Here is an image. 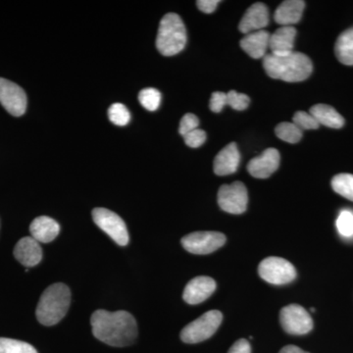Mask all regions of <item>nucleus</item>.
<instances>
[{
  "instance_id": "nucleus-1",
  "label": "nucleus",
  "mask_w": 353,
  "mask_h": 353,
  "mask_svg": "<svg viewBox=\"0 0 353 353\" xmlns=\"http://www.w3.org/2000/svg\"><path fill=\"white\" fill-rule=\"evenodd\" d=\"M90 324L95 338L111 347H128L138 336L136 320L127 311L110 312L99 309L92 315Z\"/></svg>"
},
{
  "instance_id": "nucleus-2",
  "label": "nucleus",
  "mask_w": 353,
  "mask_h": 353,
  "mask_svg": "<svg viewBox=\"0 0 353 353\" xmlns=\"http://www.w3.org/2000/svg\"><path fill=\"white\" fill-rule=\"evenodd\" d=\"M263 67L267 75L276 80L288 83L305 81L312 74L313 64L307 55L292 51L284 57L266 54L263 58Z\"/></svg>"
},
{
  "instance_id": "nucleus-3",
  "label": "nucleus",
  "mask_w": 353,
  "mask_h": 353,
  "mask_svg": "<svg viewBox=\"0 0 353 353\" xmlns=\"http://www.w3.org/2000/svg\"><path fill=\"white\" fill-rule=\"evenodd\" d=\"M71 301L69 288L62 283L46 288L37 306V319L44 326H53L61 321L68 312Z\"/></svg>"
},
{
  "instance_id": "nucleus-4",
  "label": "nucleus",
  "mask_w": 353,
  "mask_h": 353,
  "mask_svg": "<svg viewBox=\"0 0 353 353\" xmlns=\"http://www.w3.org/2000/svg\"><path fill=\"white\" fill-rule=\"evenodd\" d=\"M187 30L180 16L168 13L162 18L158 29L157 48L164 57H173L185 48Z\"/></svg>"
},
{
  "instance_id": "nucleus-5",
  "label": "nucleus",
  "mask_w": 353,
  "mask_h": 353,
  "mask_svg": "<svg viewBox=\"0 0 353 353\" xmlns=\"http://www.w3.org/2000/svg\"><path fill=\"white\" fill-rule=\"evenodd\" d=\"M222 320L220 311H208L187 325L181 332V339L185 343H199L208 340L219 328Z\"/></svg>"
},
{
  "instance_id": "nucleus-6",
  "label": "nucleus",
  "mask_w": 353,
  "mask_h": 353,
  "mask_svg": "<svg viewBox=\"0 0 353 353\" xmlns=\"http://www.w3.org/2000/svg\"><path fill=\"white\" fill-rule=\"evenodd\" d=\"M259 274L265 282L272 285H285L296 278V269L294 265L281 257L265 259L259 266Z\"/></svg>"
},
{
  "instance_id": "nucleus-7",
  "label": "nucleus",
  "mask_w": 353,
  "mask_h": 353,
  "mask_svg": "<svg viewBox=\"0 0 353 353\" xmlns=\"http://www.w3.org/2000/svg\"><path fill=\"white\" fill-rule=\"evenodd\" d=\"M92 219L97 226L108 234L117 245L126 246L129 243V233L124 221L109 209L97 208L92 210Z\"/></svg>"
},
{
  "instance_id": "nucleus-8",
  "label": "nucleus",
  "mask_w": 353,
  "mask_h": 353,
  "mask_svg": "<svg viewBox=\"0 0 353 353\" xmlns=\"http://www.w3.org/2000/svg\"><path fill=\"white\" fill-rule=\"evenodd\" d=\"M226 241V236L219 232H194L183 236L181 243L187 252L205 255L219 250Z\"/></svg>"
},
{
  "instance_id": "nucleus-9",
  "label": "nucleus",
  "mask_w": 353,
  "mask_h": 353,
  "mask_svg": "<svg viewBox=\"0 0 353 353\" xmlns=\"http://www.w3.org/2000/svg\"><path fill=\"white\" fill-rule=\"evenodd\" d=\"M248 194L245 183L234 182L223 185L218 192V204L225 212L243 214L248 208Z\"/></svg>"
},
{
  "instance_id": "nucleus-10",
  "label": "nucleus",
  "mask_w": 353,
  "mask_h": 353,
  "mask_svg": "<svg viewBox=\"0 0 353 353\" xmlns=\"http://www.w3.org/2000/svg\"><path fill=\"white\" fill-rule=\"evenodd\" d=\"M280 321L283 329L290 334H305L313 329L311 316L303 306L290 304L281 310Z\"/></svg>"
},
{
  "instance_id": "nucleus-11",
  "label": "nucleus",
  "mask_w": 353,
  "mask_h": 353,
  "mask_svg": "<svg viewBox=\"0 0 353 353\" xmlns=\"http://www.w3.org/2000/svg\"><path fill=\"white\" fill-rule=\"evenodd\" d=\"M0 103L11 115L19 117L27 109V95L15 83L0 78Z\"/></svg>"
},
{
  "instance_id": "nucleus-12",
  "label": "nucleus",
  "mask_w": 353,
  "mask_h": 353,
  "mask_svg": "<svg viewBox=\"0 0 353 353\" xmlns=\"http://www.w3.org/2000/svg\"><path fill=\"white\" fill-rule=\"evenodd\" d=\"M280 161V152L276 148H268L259 157L250 160L248 171L254 178L267 179L278 170Z\"/></svg>"
},
{
  "instance_id": "nucleus-13",
  "label": "nucleus",
  "mask_w": 353,
  "mask_h": 353,
  "mask_svg": "<svg viewBox=\"0 0 353 353\" xmlns=\"http://www.w3.org/2000/svg\"><path fill=\"white\" fill-rule=\"evenodd\" d=\"M216 290V282L212 278L196 277L185 285L183 290V301L189 304H199L212 296Z\"/></svg>"
},
{
  "instance_id": "nucleus-14",
  "label": "nucleus",
  "mask_w": 353,
  "mask_h": 353,
  "mask_svg": "<svg viewBox=\"0 0 353 353\" xmlns=\"http://www.w3.org/2000/svg\"><path fill=\"white\" fill-rule=\"evenodd\" d=\"M269 24V10L261 2L253 4L246 10L241 19L239 29L243 34L261 31Z\"/></svg>"
},
{
  "instance_id": "nucleus-15",
  "label": "nucleus",
  "mask_w": 353,
  "mask_h": 353,
  "mask_svg": "<svg viewBox=\"0 0 353 353\" xmlns=\"http://www.w3.org/2000/svg\"><path fill=\"white\" fill-rule=\"evenodd\" d=\"M14 256L27 268L37 266L43 259V250L39 241L32 236H26L18 241L14 248Z\"/></svg>"
},
{
  "instance_id": "nucleus-16",
  "label": "nucleus",
  "mask_w": 353,
  "mask_h": 353,
  "mask_svg": "<svg viewBox=\"0 0 353 353\" xmlns=\"http://www.w3.org/2000/svg\"><path fill=\"white\" fill-rule=\"evenodd\" d=\"M241 161V153L236 143H232L225 146L214 159V173L218 176L232 175L238 170Z\"/></svg>"
},
{
  "instance_id": "nucleus-17",
  "label": "nucleus",
  "mask_w": 353,
  "mask_h": 353,
  "mask_svg": "<svg viewBox=\"0 0 353 353\" xmlns=\"http://www.w3.org/2000/svg\"><path fill=\"white\" fill-rule=\"evenodd\" d=\"M296 36V28L290 26V27H282L277 31L271 34L269 39V48L272 52L271 54L276 57H284L292 52L294 46V39Z\"/></svg>"
},
{
  "instance_id": "nucleus-18",
  "label": "nucleus",
  "mask_w": 353,
  "mask_h": 353,
  "mask_svg": "<svg viewBox=\"0 0 353 353\" xmlns=\"http://www.w3.org/2000/svg\"><path fill=\"white\" fill-rule=\"evenodd\" d=\"M304 8L305 2L303 0H287L282 2L276 9L274 19L277 24L282 25L283 27H290L301 21Z\"/></svg>"
},
{
  "instance_id": "nucleus-19",
  "label": "nucleus",
  "mask_w": 353,
  "mask_h": 353,
  "mask_svg": "<svg viewBox=\"0 0 353 353\" xmlns=\"http://www.w3.org/2000/svg\"><path fill=\"white\" fill-rule=\"evenodd\" d=\"M31 236L39 243H48L54 241L59 234V224L48 216H39L30 226Z\"/></svg>"
},
{
  "instance_id": "nucleus-20",
  "label": "nucleus",
  "mask_w": 353,
  "mask_h": 353,
  "mask_svg": "<svg viewBox=\"0 0 353 353\" xmlns=\"http://www.w3.org/2000/svg\"><path fill=\"white\" fill-rule=\"evenodd\" d=\"M270 36L271 34L264 30L250 32V34H245L241 39V48L254 59L264 58L266 55L267 48H269Z\"/></svg>"
},
{
  "instance_id": "nucleus-21",
  "label": "nucleus",
  "mask_w": 353,
  "mask_h": 353,
  "mask_svg": "<svg viewBox=\"0 0 353 353\" xmlns=\"http://www.w3.org/2000/svg\"><path fill=\"white\" fill-rule=\"evenodd\" d=\"M310 114L317 121L318 124L341 129L345 125V119L338 111L327 104H316L310 108Z\"/></svg>"
},
{
  "instance_id": "nucleus-22",
  "label": "nucleus",
  "mask_w": 353,
  "mask_h": 353,
  "mask_svg": "<svg viewBox=\"0 0 353 353\" xmlns=\"http://www.w3.org/2000/svg\"><path fill=\"white\" fill-rule=\"evenodd\" d=\"M334 53L341 63L353 66V27L343 32L336 39Z\"/></svg>"
},
{
  "instance_id": "nucleus-23",
  "label": "nucleus",
  "mask_w": 353,
  "mask_h": 353,
  "mask_svg": "<svg viewBox=\"0 0 353 353\" xmlns=\"http://www.w3.org/2000/svg\"><path fill=\"white\" fill-rule=\"evenodd\" d=\"M332 188L336 194L353 201V175L352 174H339L332 180Z\"/></svg>"
},
{
  "instance_id": "nucleus-24",
  "label": "nucleus",
  "mask_w": 353,
  "mask_h": 353,
  "mask_svg": "<svg viewBox=\"0 0 353 353\" xmlns=\"http://www.w3.org/2000/svg\"><path fill=\"white\" fill-rule=\"evenodd\" d=\"M279 139L289 143H297L303 138V131L292 122L280 123L275 129Z\"/></svg>"
},
{
  "instance_id": "nucleus-25",
  "label": "nucleus",
  "mask_w": 353,
  "mask_h": 353,
  "mask_svg": "<svg viewBox=\"0 0 353 353\" xmlns=\"http://www.w3.org/2000/svg\"><path fill=\"white\" fill-rule=\"evenodd\" d=\"M0 353H38V352L32 345L25 341L0 338Z\"/></svg>"
},
{
  "instance_id": "nucleus-26",
  "label": "nucleus",
  "mask_w": 353,
  "mask_h": 353,
  "mask_svg": "<svg viewBox=\"0 0 353 353\" xmlns=\"http://www.w3.org/2000/svg\"><path fill=\"white\" fill-rule=\"evenodd\" d=\"M139 101L146 110L155 111L159 108L161 102V94L157 88H145L139 92Z\"/></svg>"
},
{
  "instance_id": "nucleus-27",
  "label": "nucleus",
  "mask_w": 353,
  "mask_h": 353,
  "mask_svg": "<svg viewBox=\"0 0 353 353\" xmlns=\"http://www.w3.org/2000/svg\"><path fill=\"white\" fill-rule=\"evenodd\" d=\"M108 117L117 126H126L131 120V113L122 103H114L108 109Z\"/></svg>"
},
{
  "instance_id": "nucleus-28",
  "label": "nucleus",
  "mask_w": 353,
  "mask_h": 353,
  "mask_svg": "<svg viewBox=\"0 0 353 353\" xmlns=\"http://www.w3.org/2000/svg\"><path fill=\"white\" fill-rule=\"evenodd\" d=\"M336 229L345 238L353 236V213L350 210L341 211L336 219Z\"/></svg>"
},
{
  "instance_id": "nucleus-29",
  "label": "nucleus",
  "mask_w": 353,
  "mask_h": 353,
  "mask_svg": "<svg viewBox=\"0 0 353 353\" xmlns=\"http://www.w3.org/2000/svg\"><path fill=\"white\" fill-rule=\"evenodd\" d=\"M292 123L301 131L303 130H316L320 126L310 113H306L304 111H299L294 114Z\"/></svg>"
},
{
  "instance_id": "nucleus-30",
  "label": "nucleus",
  "mask_w": 353,
  "mask_h": 353,
  "mask_svg": "<svg viewBox=\"0 0 353 353\" xmlns=\"http://www.w3.org/2000/svg\"><path fill=\"white\" fill-rule=\"evenodd\" d=\"M227 101L228 105L234 110L243 111L250 105V99L248 95L239 94L236 90H230L227 94Z\"/></svg>"
},
{
  "instance_id": "nucleus-31",
  "label": "nucleus",
  "mask_w": 353,
  "mask_h": 353,
  "mask_svg": "<svg viewBox=\"0 0 353 353\" xmlns=\"http://www.w3.org/2000/svg\"><path fill=\"white\" fill-rule=\"evenodd\" d=\"M183 139H185V145L190 148H199L205 143L206 132L203 130L196 129L183 136Z\"/></svg>"
},
{
  "instance_id": "nucleus-32",
  "label": "nucleus",
  "mask_w": 353,
  "mask_h": 353,
  "mask_svg": "<svg viewBox=\"0 0 353 353\" xmlns=\"http://www.w3.org/2000/svg\"><path fill=\"white\" fill-rule=\"evenodd\" d=\"M199 125V118L194 114L188 113L182 118L180 122V129L179 132L182 136L189 134V132L197 129Z\"/></svg>"
},
{
  "instance_id": "nucleus-33",
  "label": "nucleus",
  "mask_w": 353,
  "mask_h": 353,
  "mask_svg": "<svg viewBox=\"0 0 353 353\" xmlns=\"http://www.w3.org/2000/svg\"><path fill=\"white\" fill-rule=\"evenodd\" d=\"M226 105H228L227 94L223 92H213L209 103L210 110L214 113H220Z\"/></svg>"
},
{
  "instance_id": "nucleus-34",
  "label": "nucleus",
  "mask_w": 353,
  "mask_h": 353,
  "mask_svg": "<svg viewBox=\"0 0 353 353\" xmlns=\"http://www.w3.org/2000/svg\"><path fill=\"white\" fill-rule=\"evenodd\" d=\"M219 3V0H199L196 1V6L199 10L208 14L214 12Z\"/></svg>"
},
{
  "instance_id": "nucleus-35",
  "label": "nucleus",
  "mask_w": 353,
  "mask_h": 353,
  "mask_svg": "<svg viewBox=\"0 0 353 353\" xmlns=\"http://www.w3.org/2000/svg\"><path fill=\"white\" fill-rule=\"evenodd\" d=\"M228 353H252V347L246 340H239L232 345Z\"/></svg>"
},
{
  "instance_id": "nucleus-36",
  "label": "nucleus",
  "mask_w": 353,
  "mask_h": 353,
  "mask_svg": "<svg viewBox=\"0 0 353 353\" xmlns=\"http://www.w3.org/2000/svg\"><path fill=\"white\" fill-rule=\"evenodd\" d=\"M279 353H309L304 352L301 348L296 347V345H287V347H283Z\"/></svg>"
}]
</instances>
